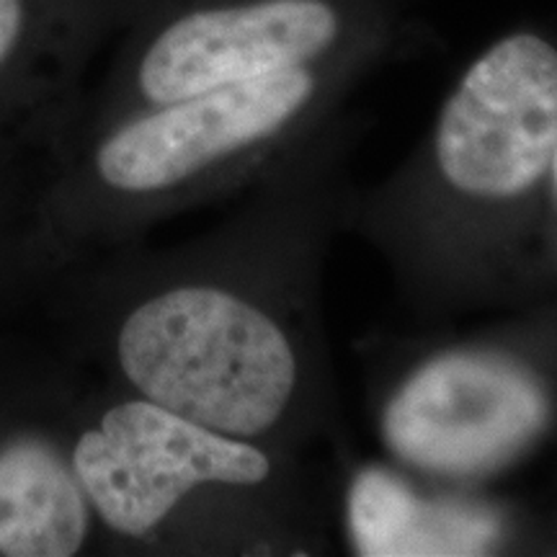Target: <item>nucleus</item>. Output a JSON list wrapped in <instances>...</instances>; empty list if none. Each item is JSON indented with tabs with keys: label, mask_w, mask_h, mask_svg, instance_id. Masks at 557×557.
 <instances>
[{
	"label": "nucleus",
	"mask_w": 557,
	"mask_h": 557,
	"mask_svg": "<svg viewBox=\"0 0 557 557\" xmlns=\"http://www.w3.org/2000/svg\"><path fill=\"white\" fill-rule=\"evenodd\" d=\"M116 359L139 398L220 434L261 444L295 416L305 357L271 305L181 284L139 302L116 336Z\"/></svg>",
	"instance_id": "1"
},
{
	"label": "nucleus",
	"mask_w": 557,
	"mask_h": 557,
	"mask_svg": "<svg viewBox=\"0 0 557 557\" xmlns=\"http://www.w3.org/2000/svg\"><path fill=\"white\" fill-rule=\"evenodd\" d=\"M557 145V47L513 32L465 70L431 139L438 186L470 207H508L547 178Z\"/></svg>",
	"instance_id": "2"
},
{
	"label": "nucleus",
	"mask_w": 557,
	"mask_h": 557,
	"mask_svg": "<svg viewBox=\"0 0 557 557\" xmlns=\"http://www.w3.org/2000/svg\"><path fill=\"white\" fill-rule=\"evenodd\" d=\"M553 403L537 374L500 351L462 348L418 364L382 410L395 459L444 480L493 475L545 434Z\"/></svg>",
	"instance_id": "3"
},
{
	"label": "nucleus",
	"mask_w": 557,
	"mask_h": 557,
	"mask_svg": "<svg viewBox=\"0 0 557 557\" xmlns=\"http://www.w3.org/2000/svg\"><path fill=\"white\" fill-rule=\"evenodd\" d=\"M88 506L124 537H145L207 485L261 487L276 459L261 444L212 431L137 398L111 406L73 449Z\"/></svg>",
	"instance_id": "4"
},
{
	"label": "nucleus",
	"mask_w": 557,
	"mask_h": 557,
	"mask_svg": "<svg viewBox=\"0 0 557 557\" xmlns=\"http://www.w3.org/2000/svg\"><path fill=\"white\" fill-rule=\"evenodd\" d=\"M315 94V73L297 67L150 107L103 139L96 171L114 191L173 189L271 143L310 109Z\"/></svg>",
	"instance_id": "5"
},
{
	"label": "nucleus",
	"mask_w": 557,
	"mask_h": 557,
	"mask_svg": "<svg viewBox=\"0 0 557 557\" xmlns=\"http://www.w3.org/2000/svg\"><path fill=\"white\" fill-rule=\"evenodd\" d=\"M341 37L329 0H238L186 9L145 41L135 88L148 107L310 67Z\"/></svg>",
	"instance_id": "6"
},
{
	"label": "nucleus",
	"mask_w": 557,
	"mask_h": 557,
	"mask_svg": "<svg viewBox=\"0 0 557 557\" xmlns=\"http://www.w3.org/2000/svg\"><path fill=\"white\" fill-rule=\"evenodd\" d=\"M88 537V498L47 442L0 449V557H70Z\"/></svg>",
	"instance_id": "7"
},
{
	"label": "nucleus",
	"mask_w": 557,
	"mask_h": 557,
	"mask_svg": "<svg viewBox=\"0 0 557 557\" xmlns=\"http://www.w3.org/2000/svg\"><path fill=\"white\" fill-rule=\"evenodd\" d=\"M359 555H478L498 537L487 513L436 504L387 470H364L348 493Z\"/></svg>",
	"instance_id": "8"
},
{
	"label": "nucleus",
	"mask_w": 557,
	"mask_h": 557,
	"mask_svg": "<svg viewBox=\"0 0 557 557\" xmlns=\"http://www.w3.org/2000/svg\"><path fill=\"white\" fill-rule=\"evenodd\" d=\"M52 0H0V86L24 65L45 34Z\"/></svg>",
	"instance_id": "9"
},
{
	"label": "nucleus",
	"mask_w": 557,
	"mask_h": 557,
	"mask_svg": "<svg viewBox=\"0 0 557 557\" xmlns=\"http://www.w3.org/2000/svg\"><path fill=\"white\" fill-rule=\"evenodd\" d=\"M549 181H553V189H555V197H557V145H555V152H553V163H549Z\"/></svg>",
	"instance_id": "10"
}]
</instances>
